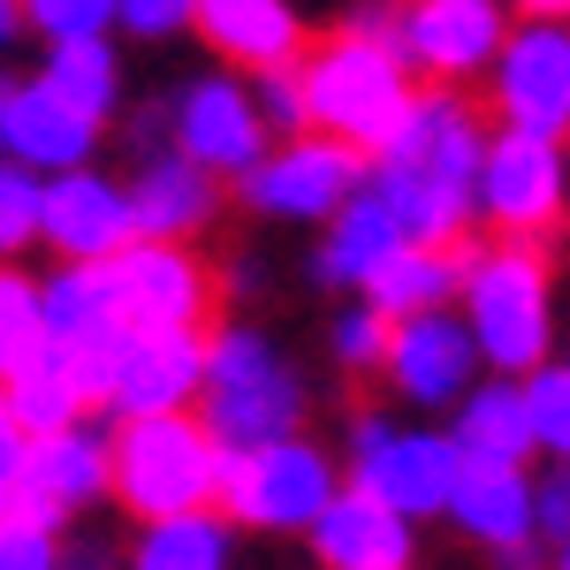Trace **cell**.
Instances as JSON below:
<instances>
[{"label": "cell", "instance_id": "603a6c76", "mask_svg": "<svg viewBox=\"0 0 570 570\" xmlns=\"http://www.w3.org/2000/svg\"><path fill=\"white\" fill-rule=\"evenodd\" d=\"M472 244V236H464ZM464 244H395L389 259L373 266V282L357 289V305L381 320H419V312H449L456 282H464Z\"/></svg>", "mask_w": 570, "mask_h": 570}, {"label": "cell", "instance_id": "6da1fadb", "mask_svg": "<svg viewBox=\"0 0 570 570\" xmlns=\"http://www.w3.org/2000/svg\"><path fill=\"white\" fill-rule=\"evenodd\" d=\"M487 153V115L472 91H419L389 145L365 160V190L389 206L403 244H464L472 236V176Z\"/></svg>", "mask_w": 570, "mask_h": 570}, {"label": "cell", "instance_id": "7a4b0ae2", "mask_svg": "<svg viewBox=\"0 0 570 570\" xmlns=\"http://www.w3.org/2000/svg\"><path fill=\"white\" fill-rule=\"evenodd\" d=\"M190 419L206 426V441L220 456L282 441V434H312V381L259 320H214Z\"/></svg>", "mask_w": 570, "mask_h": 570}, {"label": "cell", "instance_id": "ffe728a7", "mask_svg": "<svg viewBox=\"0 0 570 570\" xmlns=\"http://www.w3.org/2000/svg\"><path fill=\"white\" fill-rule=\"evenodd\" d=\"M190 39L228 77H266V69H289L312 31L289 0H190Z\"/></svg>", "mask_w": 570, "mask_h": 570}, {"label": "cell", "instance_id": "836d02e7", "mask_svg": "<svg viewBox=\"0 0 570 570\" xmlns=\"http://www.w3.org/2000/svg\"><path fill=\"white\" fill-rule=\"evenodd\" d=\"M252 85V107H259V130L282 145V137H305V99H297V61L289 69H266V77H244Z\"/></svg>", "mask_w": 570, "mask_h": 570}, {"label": "cell", "instance_id": "b9f144b4", "mask_svg": "<svg viewBox=\"0 0 570 570\" xmlns=\"http://www.w3.org/2000/svg\"><path fill=\"white\" fill-rule=\"evenodd\" d=\"M23 46V16H16V0H0V53H16Z\"/></svg>", "mask_w": 570, "mask_h": 570}, {"label": "cell", "instance_id": "d6a6232c", "mask_svg": "<svg viewBox=\"0 0 570 570\" xmlns=\"http://www.w3.org/2000/svg\"><path fill=\"white\" fill-rule=\"evenodd\" d=\"M39 252V176L0 160V266H23Z\"/></svg>", "mask_w": 570, "mask_h": 570}, {"label": "cell", "instance_id": "ba28073f", "mask_svg": "<svg viewBox=\"0 0 570 570\" xmlns=\"http://www.w3.org/2000/svg\"><path fill=\"white\" fill-rule=\"evenodd\" d=\"M107 312L122 335L145 327H176V335H206L220 320V266L198 244H122L107 266H91Z\"/></svg>", "mask_w": 570, "mask_h": 570}, {"label": "cell", "instance_id": "f546056e", "mask_svg": "<svg viewBox=\"0 0 570 570\" xmlns=\"http://www.w3.org/2000/svg\"><path fill=\"white\" fill-rule=\"evenodd\" d=\"M39 274L31 266H0V381L23 373L39 357Z\"/></svg>", "mask_w": 570, "mask_h": 570}, {"label": "cell", "instance_id": "d590c367", "mask_svg": "<svg viewBox=\"0 0 570 570\" xmlns=\"http://www.w3.org/2000/svg\"><path fill=\"white\" fill-rule=\"evenodd\" d=\"M115 31L137 46H176L190 39V0H115Z\"/></svg>", "mask_w": 570, "mask_h": 570}, {"label": "cell", "instance_id": "cb8c5ba5", "mask_svg": "<svg viewBox=\"0 0 570 570\" xmlns=\"http://www.w3.org/2000/svg\"><path fill=\"white\" fill-rule=\"evenodd\" d=\"M395 244H403V228L389 220V206L357 183V198L343 206V214L327 220V228H312V282L320 289H365L373 282V266L389 259Z\"/></svg>", "mask_w": 570, "mask_h": 570}, {"label": "cell", "instance_id": "74e56055", "mask_svg": "<svg viewBox=\"0 0 570 570\" xmlns=\"http://www.w3.org/2000/svg\"><path fill=\"white\" fill-rule=\"evenodd\" d=\"M115 130H122V145H130L137 160H160V153H168V107H160V91H153V99H130V107L115 115Z\"/></svg>", "mask_w": 570, "mask_h": 570}, {"label": "cell", "instance_id": "7c38bea8", "mask_svg": "<svg viewBox=\"0 0 570 570\" xmlns=\"http://www.w3.org/2000/svg\"><path fill=\"white\" fill-rule=\"evenodd\" d=\"M365 183V160L327 145V137H282L252 160V176L228 183V198L244 214L274 220V228H327Z\"/></svg>", "mask_w": 570, "mask_h": 570}, {"label": "cell", "instance_id": "e575fe53", "mask_svg": "<svg viewBox=\"0 0 570 570\" xmlns=\"http://www.w3.org/2000/svg\"><path fill=\"white\" fill-rule=\"evenodd\" d=\"M532 540H540V556L563 563V540H570V472L563 464L532 472Z\"/></svg>", "mask_w": 570, "mask_h": 570}, {"label": "cell", "instance_id": "1f68e13d", "mask_svg": "<svg viewBox=\"0 0 570 570\" xmlns=\"http://www.w3.org/2000/svg\"><path fill=\"white\" fill-rule=\"evenodd\" d=\"M381 351H389V320L365 312L357 297L327 320V365H335L343 381H373V373H381Z\"/></svg>", "mask_w": 570, "mask_h": 570}, {"label": "cell", "instance_id": "d6986e66", "mask_svg": "<svg viewBox=\"0 0 570 570\" xmlns=\"http://www.w3.org/2000/svg\"><path fill=\"white\" fill-rule=\"evenodd\" d=\"M122 206H130V236L137 244H198L228 220V183H214L206 168H190L183 153L137 160L122 176Z\"/></svg>", "mask_w": 570, "mask_h": 570}, {"label": "cell", "instance_id": "4316f807", "mask_svg": "<svg viewBox=\"0 0 570 570\" xmlns=\"http://www.w3.org/2000/svg\"><path fill=\"white\" fill-rule=\"evenodd\" d=\"M122 570H236V532L220 525L214 510L160 518V525H130Z\"/></svg>", "mask_w": 570, "mask_h": 570}, {"label": "cell", "instance_id": "ab89813d", "mask_svg": "<svg viewBox=\"0 0 570 570\" xmlns=\"http://www.w3.org/2000/svg\"><path fill=\"white\" fill-rule=\"evenodd\" d=\"M510 8V23H563L570 0H502Z\"/></svg>", "mask_w": 570, "mask_h": 570}, {"label": "cell", "instance_id": "9a60e30c", "mask_svg": "<svg viewBox=\"0 0 570 570\" xmlns=\"http://www.w3.org/2000/svg\"><path fill=\"white\" fill-rule=\"evenodd\" d=\"M373 381L395 395L403 419L441 426L472 395V381H487V373H480V351H472V335H464L456 312H419V320H395L389 327V351H381Z\"/></svg>", "mask_w": 570, "mask_h": 570}, {"label": "cell", "instance_id": "3957f363", "mask_svg": "<svg viewBox=\"0 0 570 570\" xmlns=\"http://www.w3.org/2000/svg\"><path fill=\"white\" fill-rule=\"evenodd\" d=\"M456 320L480 351V373L525 381L532 365L556 357V252L548 244H502L472 236L464 244V282H456Z\"/></svg>", "mask_w": 570, "mask_h": 570}, {"label": "cell", "instance_id": "4dcf8cb0", "mask_svg": "<svg viewBox=\"0 0 570 570\" xmlns=\"http://www.w3.org/2000/svg\"><path fill=\"white\" fill-rule=\"evenodd\" d=\"M23 39L69 46V39H115V0H16Z\"/></svg>", "mask_w": 570, "mask_h": 570}, {"label": "cell", "instance_id": "277c9868", "mask_svg": "<svg viewBox=\"0 0 570 570\" xmlns=\"http://www.w3.org/2000/svg\"><path fill=\"white\" fill-rule=\"evenodd\" d=\"M297 99H305V137H327L357 160H373L389 145V130L403 122V107L419 99V85L403 77V61L389 46L335 23V31L305 39V53H297Z\"/></svg>", "mask_w": 570, "mask_h": 570}, {"label": "cell", "instance_id": "f35d334b", "mask_svg": "<svg viewBox=\"0 0 570 570\" xmlns=\"http://www.w3.org/2000/svg\"><path fill=\"white\" fill-rule=\"evenodd\" d=\"M53 570H122V540H107V532H61Z\"/></svg>", "mask_w": 570, "mask_h": 570}, {"label": "cell", "instance_id": "5bb4252c", "mask_svg": "<svg viewBox=\"0 0 570 570\" xmlns=\"http://www.w3.org/2000/svg\"><path fill=\"white\" fill-rule=\"evenodd\" d=\"M160 107H168V153H183L190 168H206L214 183H244L252 160L274 145V137L259 130L252 85L228 77V69H198V77L168 85Z\"/></svg>", "mask_w": 570, "mask_h": 570}, {"label": "cell", "instance_id": "5b68a950", "mask_svg": "<svg viewBox=\"0 0 570 570\" xmlns=\"http://www.w3.org/2000/svg\"><path fill=\"white\" fill-rule=\"evenodd\" d=\"M99 426H107V419H99ZM214 487H220V449L206 441V426H198L190 411L107 426V502H115L130 525H160V518L214 510Z\"/></svg>", "mask_w": 570, "mask_h": 570}, {"label": "cell", "instance_id": "d4e9b609", "mask_svg": "<svg viewBox=\"0 0 570 570\" xmlns=\"http://www.w3.org/2000/svg\"><path fill=\"white\" fill-rule=\"evenodd\" d=\"M441 434L456 449V464H525L532 472V426H525V395L518 381H472V395L441 419Z\"/></svg>", "mask_w": 570, "mask_h": 570}, {"label": "cell", "instance_id": "8d00e7d4", "mask_svg": "<svg viewBox=\"0 0 570 570\" xmlns=\"http://www.w3.org/2000/svg\"><path fill=\"white\" fill-rule=\"evenodd\" d=\"M53 556H61L53 532H39V525H23V518L0 510V570H53Z\"/></svg>", "mask_w": 570, "mask_h": 570}, {"label": "cell", "instance_id": "83f0119b", "mask_svg": "<svg viewBox=\"0 0 570 570\" xmlns=\"http://www.w3.org/2000/svg\"><path fill=\"white\" fill-rule=\"evenodd\" d=\"M0 411H8V426H16L23 441L69 434V426H85V419H91L85 389L61 373V357H53V351H39L23 373H8V381H0Z\"/></svg>", "mask_w": 570, "mask_h": 570}, {"label": "cell", "instance_id": "52a82bcc", "mask_svg": "<svg viewBox=\"0 0 570 570\" xmlns=\"http://www.w3.org/2000/svg\"><path fill=\"white\" fill-rule=\"evenodd\" d=\"M335 464H343V487L351 494L381 502L403 525H434L449 487H456V449H449V434L426 426V419L381 411V403H357L351 411Z\"/></svg>", "mask_w": 570, "mask_h": 570}, {"label": "cell", "instance_id": "7402d4cb", "mask_svg": "<svg viewBox=\"0 0 570 570\" xmlns=\"http://www.w3.org/2000/svg\"><path fill=\"white\" fill-rule=\"evenodd\" d=\"M305 548L320 570H419V525L389 518L381 502H365L351 487L312 518Z\"/></svg>", "mask_w": 570, "mask_h": 570}, {"label": "cell", "instance_id": "ac0fdd59", "mask_svg": "<svg viewBox=\"0 0 570 570\" xmlns=\"http://www.w3.org/2000/svg\"><path fill=\"white\" fill-rule=\"evenodd\" d=\"M130 236V206H122V176L107 168H69V176L39 183V252L53 266H107Z\"/></svg>", "mask_w": 570, "mask_h": 570}, {"label": "cell", "instance_id": "9c48e42d", "mask_svg": "<svg viewBox=\"0 0 570 570\" xmlns=\"http://www.w3.org/2000/svg\"><path fill=\"white\" fill-rule=\"evenodd\" d=\"M570 206V160L556 137L487 130L480 176H472V228L502 244H548Z\"/></svg>", "mask_w": 570, "mask_h": 570}, {"label": "cell", "instance_id": "4fadbf2b", "mask_svg": "<svg viewBox=\"0 0 570 570\" xmlns=\"http://www.w3.org/2000/svg\"><path fill=\"white\" fill-rule=\"evenodd\" d=\"M0 510L23 518V525H39V532H53V540H61V532H85L91 510H107V426L85 419V426H69V434L23 441Z\"/></svg>", "mask_w": 570, "mask_h": 570}, {"label": "cell", "instance_id": "30bf717a", "mask_svg": "<svg viewBox=\"0 0 570 570\" xmlns=\"http://www.w3.org/2000/svg\"><path fill=\"white\" fill-rule=\"evenodd\" d=\"M510 39L502 0H395V61L419 91H480Z\"/></svg>", "mask_w": 570, "mask_h": 570}, {"label": "cell", "instance_id": "8fae6325", "mask_svg": "<svg viewBox=\"0 0 570 570\" xmlns=\"http://www.w3.org/2000/svg\"><path fill=\"white\" fill-rule=\"evenodd\" d=\"M480 115L487 130H518V137H556L570 130V31L563 23H510L502 53L480 77Z\"/></svg>", "mask_w": 570, "mask_h": 570}, {"label": "cell", "instance_id": "e0dca14e", "mask_svg": "<svg viewBox=\"0 0 570 570\" xmlns=\"http://www.w3.org/2000/svg\"><path fill=\"white\" fill-rule=\"evenodd\" d=\"M99 145H107V130H91L61 91L0 69V160L8 168L46 183V176H69V168H99Z\"/></svg>", "mask_w": 570, "mask_h": 570}, {"label": "cell", "instance_id": "44dd1931", "mask_svg": "<svg viewBox=\"0 0 570 570\" xmlns=\"http://www.w3.org/2000/svg\"><path fill=\"white\" fill-rule=\"evenodd\" d=\"M441 525L456 540H472L487 563H510V556L540 548L532 540V472L525 464H456Z\"/></svg>", "mask_w": 570, "mask_h": 570}, {"label": "cell", "instance_id": "2e32d148", "mask_svg": "<svg viewBox=\"0 0 570 570\" xmlns=\"http://www.w3.org/2000/svg\"><path fill=\"white\" fill-rule=\"evenodd\" d=\"M198 373H206V335H176V327H145L122 335L107 357V389H99V419H168L198 403Z\"/></svg>", "mask_w": 570, "mask_h": 570}, {"label": "cell", "instance_id": "8992f818", "mask_svg": "<svg viewBox=\"0 0 570 570\" xmlns=\"http://www.w3.org/2000/svg\"><path fill=\"white\" fill-rule=\"evenodd\" d=\"M343 494V464L320 434H282L259 449H236L220 456V487H214V518L236 540L259 532V540H305L312 518Z\"/></svg>", "mask_w": 570, "mask_h": 570}, {"label": "cell", "instance_id": "484cf974", "mask_svg": "<svg viewBox=\"0 0 570 570\" xmlns=\"http://www.w3.org/2000/svg\"><path fill=\"white\" fill-rule=\"evenodd\" d=\"M46 91H61L91 130H115V115L130 107L122 91V46L115 39H69V46H46V61L31 69Z\"/></svg>", "mask_w": 570, "mask_h": 570}, {"label": "cell", "instance_id": "f1b7e54d", "mask_svg": "<svg viewBox=\"0 0 570 570\" xmlns=\"http://www.w3.org/2000/svg\"><path fill=\"white\" fill-rule=\"evenodd\" d=\"M525 426H532V456H548V464H563L570 456V365L563 357H548V365H532L525 381Z\"/></svg>", "mask_w": 570, "mask_h": 570}, {"label": "cell", "instance_id": "60d3db41", "mask_svg": "<svg viewBox=\"0 0 570 570\" xmlns=\"http://www.w3.org/2000/svg\"><path fill=\"white\" fill-rule=\"evenodd\" d=\"M16 456H23V434H16L8 411H0V494H8V480H16Z\"/></svg>", "mask_w": 570, "mask_h": 570}]
</instances>
